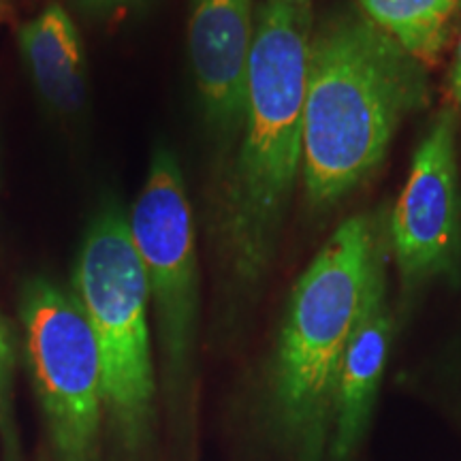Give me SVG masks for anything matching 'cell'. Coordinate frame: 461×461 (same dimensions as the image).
<instances>
[{
    "label": "cell",
    "instance_id": "6da1fadb",
    "mask_svg": "<svg viewBox=\"0 0 461 461\" xmlns=\"http://www.w3.org/2000/svg\"><path fill=\"white\" fill-rule=\"evenodd\" d=\"M314 17L310 0H263L257 7L246 122L207 194L218 269L238 295H257L272 272L302 184L305 65Z\"/></svg>",
    "mask_w": 461,
    "mask_h": 461
},
{
    "label": "cell",
    "instance_id": "7a4b0ae2",
    "mask_svg": "<svg viewBox=\"0 0 461 461\" xmlns=\"http://www.w3.org/2000/svg\"><path fill=\"white\" fill-rule=\"evenodd\" d=\"M431 103L428 67L355 3L314 17L303 90L302 188L330 214L383 167L395 135Z\"/></svg>",
    "mask_w": 461,
    "mask_h": 461
},
{
    "label": "cell",
    "instance_id": "3957f363",
    "mask_svg": "<svg viewBox=\"0 0 461 461\" xmlns=\"http://www.w3.org/2000/svg\"><path fill=\"white\" fill-rule=\"evenodd\" d=\"M387 214L380 207L339 222L288 295L267 370V411L291 461L325 459L346 346Z\"/></svg>",
    "mask_w": 461,
    "mask_h": 461
},
{
    "label": "cell",
    "instance_id": "277c9868",
    "mask_svg": "<svg viewBox=\"0 0 461 461\" xmlns=\"http://www.w3.org/2000/svg\"><path fill=\"white\" fill-rule=\"evenodd\" d=\"M73 293L99 344L105 408L126 447L146 438L154 412L149 291L129 216L109 201L96 212L75 261Z\"/></svg>",
    "mask_w": 461,
    "mask_h": 461
},
{
    "label": "cell",
    "instance_id": "5b68a950",
    "mask_svg": "<svg viewBox=\"0 0 461 461\" xmlns=\"http://www.w3.org/2000/svg\"><path fill=\"white\" fill-rule=\"evenodd\" d=\"M129 229L157 316L167 391L186 395L199 327L197 227L180 160L167 146L154 149Z\"/></svg>",
    "mask_w": 461,
    "mask_h": 461
},
{
    "label": "cell",
    "instance_id": "8992f818",
    "mask_svg": "<svg viewBox=\"0 0 461 461\" xmlns=\"http://www.w3.org/2000/svg\"><path fill=\"white\" fill-rule=\"evenodd\" d=\"M26 359L58 461H95L105 391L99 344L73 291L37 276L22 288Z\"/></svg>",
    "mask_w": 461,
    "mask_h": 461
},
{
    "label": "cell",
    "instance_id": "52a82bcc",
    "mask_svg": "<svg viewBox=\"0 0 461 461\" xmlns=\"http://www.w3.org/2000/svg\"><path fill=\"white\" fill-rule=\"evenodd\" d=\"M389 252L400 282V310L436 282L461 272V126L455 107L431 115L412 154L411 173L389 212Z\"/></svg>",
    "mask_w": 461,
    "mask_h": 461
},
{
    "label": "cell",
    "instance_id": "ba28073f",
    "mask_svg": "<svg viewBox=\"0 0 461 461\" xmlns=\"http://www.w3.org/2000/svg\"><path fill=\"white\" fill-rule=\"evenodd\" d=\"M255 28V0L188 5V60L210 146V180L224 169L244 129Z\"/></svg>",
    "mask_w": 461,
    "mask_h": 461
},
{
    "label": "cell",
    "instance_id": "9c48e42d",
    "mask_svg": "<svg viewBox=\"0 0 461 461\" xmlns=\"http://www.w3.org/2000/svg\"><path fill=\"white\" fill-rule=\"evenodd\" d=\"M389 214L378 233L376 252L363 295L361 312L346 346L333 420L322 461H355L370 429L395 336V310L389 295Z\"/></svg>",
    "mask_w": 461,
    "mask_h": 461
},
{
    "label": "cell",
    "instance_id": "30bf717a",
    "mask_svg": "<svg viewBox=\"0 0 461 461\" xmlns=\"http://www.w3.org/2000/svg\"><path fill=\"white\" fill-rule=\"evenodd\" d=\"M17 50L34 90L58 113H77L88 96V62L73 17L51 3L17 26Z\"/></svg>",
    "mask_w": 461,
    "mask_h": 461
},
{
    "label": "cell",
    "instance_id": "8fae6325",
    "mask_svg": "<svg viewBox=\"0 0 461 461\" xmlns=\"http://www.w3.org/2000/svg\"><path fill=\"white\" fill-rule=\"evenodd\" d=\"M461 0H357L359 9L420 65L438 62Z\"/></svg>",
    "mask_w": 461,
    "mask_h": 461
},
{
    "label": "cell",
    "instance_id": "7c38bea8",
    "mask_svg": "<svg viewBox=\"0 0 461 461\" xmlns=\"http://www.w3.org/2000/svg\"><path fill=\"white\" fill-rule=\"evenodd\" d=\"M17 363V344L11 322L0 312V436L5 445L15 447L14 425V378Z\"/></svg>",
    "mask_w": 461,
    "mask_h": 461
},
{
    "label": "cell",
    "instance_id": "4fadbf2b",
    "mask_svg": "<svg viewBox=\"0 0 461 461\" xmlns=\"http://www.w3.org/2000/svg\"><path fill=\"white\" fill-rule=\"evenodd\" d=\"M79 7L95 15H115L120 11L141 7L148 0H75Z\"/></svg>",
    "mask_w": 461,
    "mask_h": 461
},
{
    "label": "cell",
    "instance_id": "5bb4252c",
    "mask_svg": "<svg viewBox=\"0 0 461 461\" xmlns=\"http://www.w3.org/2000/svg\"><path fill=\"white\" fill-rule=\"evenodd\" d=\"M448 88H451V105L455 107V112H457L461 126V37L457 41V50H455L451 75H448Z\"/></svg>",
    "mask_w": 461,
    "mask_h": 461
},
{
    "label": "cell",
    "instance_id": "9a60e30c",
    "mask_svg": "<svg viewBox=\"0 0 461 461\" xmlns=\"http://www.w3.org/2000/svg\"><path fill=\"white\" fill-rule=\"evenodd\" d=\"M14 3L11 0H0V22L9 24V22H14Z\"/></svg>",
    "mask_w": 461,
    "mask_h": 461
},
{
    "label": "cell",
    "instance_id": "2e32d148",
    "mask_svg": "<svg viewBox=\"0 0 461 461\" xmlns=\"http://www.w3.org/2000/svg\"><path fill=\"white\" fill-rule=\"evenodd\" d=\"M295 3H299V0H295Z\"/></svg>",
    "mask_w": 461,
    "mask_h": 461
}]
</instances>
